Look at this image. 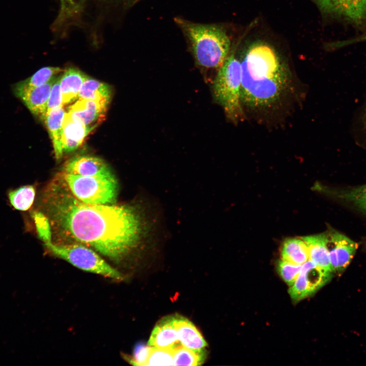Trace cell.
I'll use <instances>...</instances> for the list:
<instances>
[{
    "label": "cell",
    "instance_id": "26",
    "mask_svg": "<svg viewBox=\"0 0 366 366\" xmlns=\"http://www.w3.org/2000/svg\"><path fill=\"white\" fill-rule=\"evenodd\" d=\"M32 216L40 239L44 244L52 241V231L48 217L42 212L38 211L34 212Z\"/></svg>",
    "mask_w": 366,
    "mask_h": 366
},
{
    "label": "cell",
    "instance_id": "29",
    "mask_svg": "<svg viewBox=\"0 0 366 366\" xmlns=\"http://www.w3.org/2000/svg\"><path fill=\"white\" fill-rule=\"evenodd\" d=\"M302 264H296L281 259L278 263V271L283 280L292 286L301 270Z\"/></svg>",
    "mask_w": 366,
    "mask_h": 366
},
{
    "label": "cell",
    "instance_id": "25",
    "mask_svg": "<svg viewBox=\"0 0 366 366\" xmlns=\"http://www.w3.org/2000/svg\"><path fill=\"white\" fill-rule=\"evenodd\" d=\"M63 70L56 67H43L27 79L18 83L27 87H37L47 83Z\"/></svg>",
    "mask_w": 366,
    "mask_h": 366
},
{
    "label": "cell",
    "instance_id": "33",
    "mask_svg": "<svg viewBox=\"0 0 366 366\" xmlns=\"http://www.w3.org/2000/svg\"><path fill=\"white\" fill-rule=\"evenodd\" d=\"M362 42H366V32L357 37L346 39V40L338 41L332 45L334 48H340Z\"/></svg>",
    "mask_w": 366,
    "mask_h": 366
},
{
    "label": "cell",
    "instance_id": "12",
    "mask_svg": "<svg viewBox=\"0 0 366 366\" xmlns=\"http://www.w3.org/2000/svg\"><path fill=\"white\" fill-rule=\"evenodd\" d=\"M94 129L84 125L66 112L62 135L63 152H72L78 148L86 137Z\"/></svg>",
    "mask_w": 366,
    "mask_h": 366
},
{
    "label": "cell",
    "instance_id": "14",
    "mask_svg": "<svg viewBox=\"0 0 366 366\" xmlns=\"http://www.w3.org/2000/svg\"><path fill=\"white\" fill-rule=\"evenodd\" d=\"M324 191L346 206L366 216V184L338 189L325 188Z\"/></svg>",
    "mask_w": 366,
    "mask_h": 366
},
{
    "label": "cell",
    "instance_id": "4",
    "mask_svg": "<svg viewBox=\"0 0 366 366\" xmlns=\"http://www.w3.org/2000/svg\"><path fill=\"white\" fill-rule=\"evenodd\" d=\"M241 77L240 62L230 54L219 68L212 85L216 101L222 107L227 117L234 123L243 118Z\"/></svg>",
    "mask_w": 366,
    "mask_h": 366
},
{
    "label": "cell",
    "instance_id": "3",
    "mask_svg": "<svg viewBox=\"0 0 366 366\" xmlns=\"http://www.w3.org/2000/svg\"><path fill=\"white\" fill-rule=\"evenodd\" d=\"M187 37L196 63L207 69H219L229 55L230 40L219 25L175 18Z\"/></svg>",
    "mask_w": 366,
    "mask_h": 366
},
{
    "label": "cell",
    "instance_id": "9",
    "mask_svg": "<svg viewBox=\"0 0 366 366\" xmlns=\"http://www.w3.org/2000/svg\"><path fill=\"white\" fill-rule=\"evenodd\" d=\"M56 77L47 83L37 87H27L18 82L14 86V93L32 114L41 119L46 112L51 87Z\"/></svg>",
    "mask_w": 366,
    "mask_h": 366
},
{
    "label": "cell",
    "instance_id": "19",
    "mask_svg": "<svg viewBox=\"0 0 366 366\" xmlns=\"http://www.w3.org/2000/svg\"><path fill=\"white\" fill-rule=\"evenodd\" d=\"M112 89L109 85L87 76L80 88L78 99H89L109 104Z\"/></svg>",
    "mask_w": 366,
    "mask_h": 366
},
{
    "label": "cell",
    "instance_id": "7",
    "mask_svg": "<svg viewBox=\"0 0 366 366\" xmlns=\"http://www.w3.org/2000/svg\"><path fill=\"white\" fill-rule=\"evenodd\" d=\"M332 274L309 260L302 264L300 273L293 284L290 286L289 295L297 301L308 297L329 281Z\"/></svg>",
    "mask_w": 366,
    "mask_h": 366
},
{
    "label": "cell",
    "instance_id": "10",
    "mask_svg": "<svg viewBox=\"0 0 366 366\" xmlns=\"http://www.w3.org/2000/svg\"><path fill=\"white\" fill-rule=\"evenodd\" d=\"M108 104L89 99H78L67 113L84 125L95 129L105 118Z\"/></svg>",
    "mask_w": 366,
    "mask_h": 366
},
{
    "label": "cell",
    "instance_id": "17",
    "mask_svg": "<svg viewBox=\"0 0 366 366\" xmlns=\"http://www.w3.org/2000/svg\"><path fill=\"white\" fill-rule=\"evenodd\" d=\"M174 324L181 345L195 350L204 349L206 346L207 343L200 332L188 319L174 315Z\"/></svg>",
    "mask_w": 366,
    "mask_h": 366
},
{
    "label": "cell",
    "instance_id": "1",
    "mask_svg": "<svg viewBox=\"0 0 366 366\" xmlns=\"http://www.w3.org/2000/svg\"><path fill=\"white\" fill-rule=\"evenodd\" d=\"M43 203L58 243L81 244L115 261L160 240L159 211L152 199L121 205L85 203L58 174L45 189Z\"/></svg>",
    "mask_w": 366,
    "mask_h": 366
},
{
    "label": "cell",
    "instance_id": "11",
    "mask_svg": "<svg viewBox=\"0 0 366 366\" xmlns=\"http://www.w3.org/2000/svg\"><path fill=\"white\" fill-rule=\"evenodd\" d=\"M62 171L86 176L113 174L108 165L103 159L87 155L77 156L68 160L65 163Z\"/></svg>",
    "mask_w": 366,
    "mask_h": 366
},
{
    "label": "cell",
    "instance_id": "28",
    "mask_svg": "<svg viewBox=\"0 0 366 366\" xmlns=\"http://www.w3.org/2000/svg\"><path fill=\"white\" fill-rule=\"evenodd\" d=\"M146 365H173V349L151 347Z\"/></svg>",
    "mask_w": 366,
    "mask_h": 366
},
{
    "label": "cell",
    "instance_id": "21",
    "mask_svg": "<svg viewBox=\"0 0 366 366\" xmlns=\"http://www.w3.org/2000/svg\"><path fill=\"white\" fill-rule=\"evenodd\" d=\"M36 189L33 185H25L8 192V198L11 206L16 210L25 211L32 206L35 199Z\"/></svg>",
    "mask_w": 366,
    "mask_h": 366
},
{
    "label": "cell",
    "instance_id": "34",
    "mask_svg": "<svg viewBox=\"0 0 366 366\" xmlns=\"http://www.w3.org/2000/svg\"><path fill=\"white\" fill-rule=\"evenodd\" d=\"M84 3L87 0H82Z\"/></svg>",
    "mask_w": 366,
    "mask_h": 366
},
{
    "label": "cell",
    "instance_id": "20",
    "mask_svg": "<svg viewBox=\"0 0 366 366\" xmlns=\"http://www.w3.org/2000/svg\"><path fill=\"white\" fill-rule=\"evenodd\" d=\"M281 254L282 260L296 264H302L309 259L308 246L301 237L286 239Z\"/></svg>",
    "mask_w": 366,
    "mask_h": 366
},
{
    "label": "cell",
    "instance_id": "22",
    "mask_svg": "<svg viewBox=\"0 0 366 366\" xmlns=\"http://www.w3.org/2000/svg\"><path fill=\"white\" fill-rule=\"evenodd\" d=\"M204 349L195 350L179 344L173 349V365H201L205 358Z\"/></svg>",
    "mask_w": 366,
    "mask_h": 366
},
{
    "label": "cell",
    "instance_id": "18",
    "mask_svg": "<svg viewBox=\"0 0 366 366\" xmlns=\"http://www.w3.org/2000/svg\"><path fill=\"white\" fill-rule=\"evenodd\" d=\"M87 77L80 70L74 67L68 68L64 71L60 81L63 105L78 99L80 88Z\"/></svg>",
    "mask_w": 366,
    "mask_h": 366
},
{
    "label": "cell",
    "instance_id": "35",
    "mask_svg": "<svg viewBox=\"0 0 366 366\" xmlns=\"http://www.w3.org/2000/svg\"><path fill=\"white\" fill-rule=\"evenodd\" d=\"M365 246H366V242H365Z\"/></svg>",
    "mask_w": 366,
    "mask_h": 366
},
{
    "label": "cell",
    "instance_id": "30",
    "mask_svg": "<svg viewBox=\"0 0 366 366\" xmlns=\"http://www.w3.org/2000/svg\"><path fill=\"white\" fill-rule=\"evenodd\" d=\"M151 347L143 343L136 345L132 356L127 357L130 364L134 365L146 366Z\"/></svg>",
    "mask_w": 366,
    "mask_h": 366
},
{
    "label": "cell",
    "instance_id": "23",
    "mask_svg": "<svg viewBox=\"0 0 366 366\" xmlns=\"http://www.w3.org/2000/svg\"><path fill=\"white\" fill-rule=\"evenodd\" d=\"M60 8L53 23V29L59 31L65 27L78 16L81 7L74 0H59Z\"/></svg>",
    "mask_w": 366,
    "mask_h": 366
},
{
    "label": "cell",
    "instance_id": "24",
    "mask_svg": "<svg viewBox=\"0 0 366 366\" xmlns=\"http://www.w3.org/2000/svg\"><path fill=\"white\" fill-rule=\"evenodd\" d=\"M322 12L342 18L349 22L348 0H313Z\"/></svg>",
    "mask_w": 366,
    "mask_h": 366
},
{
    "label": "cell",
    "instance_id": "8",
    "mask_svg": "<svg viewBox=\"0 0 366 366\" xmlns=\"http://www.w3.org/2000/svg\"><path fill=\"white\" fill-rule=\"evenodd\" d=\"M329 260L333 272H341L349 265L358 243L333 229L326 232Z\"/></svg>",
    "mask_w": 366,
    "mask_h": 366
},
{
    "label": "cell",
    "instance_id": "5",
    "mask_svg": "<svg viewBox=\"0 0 366 366\" xmlns=\"http://www.w3.org/2000/svg\"><path fill=\"white\" fill-rule=\"evenodd\" d=\"M71 193L79 200L90 204H112L116 202L118 186L113 174L86 176L59 173Z\"/></svg>",
    "mask_w": 366,
    "mask_h": 366
},
{
    "label": "cell",
    "instance_id": "27",
    "mask_svg": "<svg viewBox=\"0 0 366 366\" xmlns=\"http://www.w3.org/2000/svg\"><path fill=\"white\" fill-rule=\"evenodd\" d=\"M349 23L362 26L366 22V0H348Z\"/></svg>",
    "mask_w": 366,
    "mask_h": 366
},
{
    "label": "cell",
    "instance_id": "15",
    "mask_svg": "<svg viewBox=\"0 0 366 366\" xmlns=\"http://www.w3.org/2000/svg\"><path fill=\"white\" fill-rule=\"evenodd\" d=\"M66 114L63 106H61L46 112L41 118L48 130L52 142L54 156L57 160L62 158L64 154L62 135Z\"/></svg>",
    "mask_w": 366,
    "mask_h": 366
},
{
    "label": "cell",
    "instance_id": "13",
    "mask_svg": "<svg viewBox=\"0 0 366 366\" xmlns=\"http://www.w3.org/2000/svg\"><path fill=\"white\" fill-rule=\"evenodd\" d=\"M180 344L174 324V315L164 317L156 325L147 345L150 347L173 349Z\"/></svg>",
    "mask_w": 366,
    "mask_h": 366
},
{
    "label": "cell",
    "instance_id": "32",
    "mask_svg": "<svg viewBox=\"0 0 366 366\" xmlns=\"http://www.w3.org/2000/svg\"><path fill=\"white\" fill-rule=\"evenodd\" d=\"M357 131L358 142L366 147V102L358 118Z\"/></svg>",
    "mask_w": 366,
    "mask_h": 366
},
{
    "label": "cell",
    "instance_id": "31",
    "mask_svg": "<svg viewBox=\"0 0 366 366\" xmlns=\"http://www.w3.org/2000/svg\"><path fill=\"white\" fill-rule=\"evenodd\" d=\"M60 77L61 75L56 76L53 82L48 100L46 112L64 106L60 87Z\"/></svg>",
    "mask_w": 366,
    "mask_h": 366
},
{
    "label": "cell",
    "instance_id": "2",
    "mask_svg": "<svg viewBox=\"0 0 366 366\" xmlns=\"http://www.w3.org/2000/svg\"><path fill=\"white\" fill-rule=\"evenodd\" d=\"M240 64L241 102L249 108H271L288 91L289 73L269 45L262 43L252 45Z\"/></svg>",
    "mask_w": 366,
    "mask_h": 366
},
{
    "label": "cell",
    "instance_id": "6",
    "mask_svg": "<svg viewBox=\"0 0 366 366\" xmlns=\"http://www.w3.org/2000/svg\"><path fill=\"white\" fill-rule=\"evenodd\" d=\"M44 245L53 255L82 270L115 280L123 279V276L117 270L90 248L79 243L53 241Z\"/></svg>",
    "mask_w": 366,
    "mask_h": 366
},
{
    "label": "cell",
    "instance_id": "16",
    "mask_svg": "<svg viewBox=\"0 0 366 366\" xmlns=\"http://www.w3.org/2000/svg\"><path fill=\"white\" fill-rule=\"evenodd\" d=\"M301 238L308 246L309 260L326 271L334 272L329 260L326 232Z\"/></svg>",
    "mask_w": 366,
    "mask_h": 366
}]
</instances>
